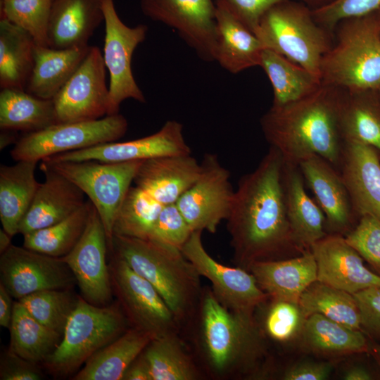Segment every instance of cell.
Listing matches in <instances>:
<instances>
[{
	"mask_svg": "<svg viewBox=\"0 0 380 380\" xmlns=\"http://www.w3.org/2000/svg\"><path fill=\"white\" fill-rule=\"evenodd\" d=\"M310 250L316 261L317 281L351 294L380 286V275L365 267L344 236L327 234Z\"/></svg>",
	"mask_w": 380,
	"mask_h": 380,
	"instance_id": "obj_20",
	"label": "cell"
},
{
	"mask_svg": "<svg viewBox=\"0 0 380 380\" xmlns=\"http://www.w3.org/2000/svg\"><path fill=\"white\" fill-rule=\"evenodd\" d=\"M0 273L1 283L17 300L39 291L66 289L75 281L61 258L12 244L1 254Z\"/></svg>",
	"mask_w": 380,
	"mask_h": 380,
	"instance_id": "obj_17",
	"label": "cell"
},
{
	"mask_svg": "<svg viewBox=\"0 0 380 380\" xmlns=\"http://www.w3.org/2000/svg\"><path fill=\"white\" fill-rule=\"evenodd\" d=\"M193 231L176 203L163 205L147 239L181 250Z\"/></svg>",
	"mask_w": 380,
	"mask_h": 380,
	"instance_id": "obj_44",
	"label": "cell"
},
{
	"mask_svg": "<svg viewBox=\"0 0 380 380\" xmlns=\"http://www.w3.org/2000/svg\"><path fill=\"white\" fill-rule=\"evenodd\" d=\"M282 186L286 213L296 242L304 250L325 236V216L307 194L298 165L284 161Z\"/></svg>",
	"mask_w": 380,
	"mask_h": 380,
	"instance_id": "obj_26",
	"label": "cell"
},
{
	"mask_svg": "<svg viewBox=\"0 0 380 380\" xmlns=\"http://www.w3.org/2000/svg\"><path fill=\"white\" fill-rule=\"evenodd\" d=\"M344 237L380 275V220L371 215H362Z\"/></svg>",
	"mask_w": 380,
	"mask_h": 380,
	"instance_id": "obj_45",
	"label": "cell"
},
{
	"mask_svg": "<svg viewBox=\"0 0 380 380\" xmlns=\"http://www.w3.org/2000/svg\"><path fill=\"white\" fill-rule=\"evenodd\" d=\"M308 317L319 314L350 329L362 330L359 308L353 294L316 280L302 293L298 301Z\"/></svg>",
	"mask_w": 380,
	"mask_h": 380,
	"instance_id": "obj_38",
	"label": "cell"
},
{
	"mask_svg": "<svg viewBox=\"0 0 380 380\" xmlns=\"http://www.w3.org/2000/svg\"><path fill=\"white\" fill-rule=\"evenodd\" d=\"M37 161L18 160L0 167V220L11 236L18 233L20 224L37 191L34 175Z\"/></svg>",
	"mask_w": 380,
	"mask_h": 380,
	"instance_id": "obj_28",
	"label": "cell"
},
{
	"mask_svg": "<svg viewBox=\"0 0 380 380\" xmlns=\"http://www.w3.org/2000/svg\"><path fill=\"white\" fill-rule=\"evenodd\" d=\"M128 324L120 304L99 306L78 298L61 341L45 365L56 374H70L122 335Z\"/></svg>",
	"mask_w": 380,
	"mask_h": 380,
	"instance_id": "obj_7",
	"label": "cell"
},
{
	"mask_svg": "<svg viewBox=\"0 0 380 380\" xmlns=\"http://www.w3.org/2000/svg\"><path fill=\"white\" fill-rule=\"evenodd\" d=\"M304 1L321 2L320 5H322V4H324L325 3L330 1L331 0H304Z\"/></svg>",
	"mask_w": 380,
	"mask_h": 380,
	"instance_id": "obj_58",
	"label": "cell"
},
{
	"mask_svg": "<svg viewBox=\"0 0 380 380\" xmlns=\"http://www.w3.org/2000/svg\"><path fill=\"white\" fill-rule=\"evenodd\" d=\"M283 164L279 151L270 147L255 170L241 177L235 190L227 228L234 260L246 270L255 262L291 258L305 251L296 242L288 220Z\"/></svg>",
	"mask_w": 380,
	"mask_h": 380,
	"instance_id": "obj_1",
	"label": "cell"
},
{
	"mask_svg": "<svg viewBox=\"0 0 380 380\" xmlns=\"http://www.w3.org/2000/svg\"><path fill=\"white\" fill-rule=\"evenodd\" d=\"M142 353L152 380H200L205 377L181 332L153 338Z\"/></svg>",
	"mask_w": 380,
	"mask_h": 380,
	"instance_id": "obj_31",
	"label": "cell"
},
{
	"mask_svg": "<svg viewBox=\"0 0 380 380\" xmlns=\"http://www.w3.org/2000/svg\"><path fill=\"white\" fill-rule=\"evenodd\" d=\"M201 171V163L191 153L164 156L142 161L134 183L165 205L176 203Z\"/></svg>",
	"mask_w": 380,
	"mask_h": 380,
	"instance_id": "obj_23",
	"label": "cell"
},
{
	"mask_svg": "<svg viewBox=\"0 0 380 380\" xmlns=\"http://www.w3.org/2000/svg\"><path fill=\"white\" fill-rule=\"evenodd\" d=\"M36 45L27 32L0 20L1 89L25 90L34 67Z\"/></svg>",
	"mask_w": 380,
	"mask_h": 380,
	"instance_id": "obj_33",
	"label": "cell"
},
{
	"mask_svg": "<svg viewBox=\"0 0 380 380\" xmlns=\"http://www.w3.org/2000/svg\"><path fill=\"white\" fill-rule=\"evenodd\" d=\"M41 169L45 179L20 224L18 233L23 235L61 222L86 202L84 193L65 176L43 161Z\"/></svg>",
	"mask_w": 380,
	"mask_h": 380,
	"instance_id": "obj_22",
	"label": "cell"
},
{
	"mask_svg": "<svg viewBox=\"0 0 380 380\" xmlns=\"http://www.w3.org/2000/svg\"><path fill=\"white\" fill-rule=\"evenodd\" d=\"M105 38L103 58L110 75L108 115L119 113L120 104L132 99L141 103L146 98L137 84L132 70L136 48L146 37L148 27L139 24L125 25L120 18L114 0H103Z\"/></svg>",
	"mask_w": 380,
	"mask_h": 380,
	"instance_id": "obj_10",
	"label": "cell"
},
{
	"mask_svg": "<svg viewBox=\"0 0 380 380\" xmlns=\"http://www.w3.org/2000/svg\"><path fill=\"white\" fill-rule=\"evenodd\" d=\"M205 377L234 379L255 372L267 352L254 313L224 306L210 286H203L196 309L181 331Z\"/></svg>",
	"mask_w": 380,
	"mask_h": 380,
	"instance_id": "obj_2",
	"label": "cell"
},
{
	"mask_svg": "<svg viewBox=\"0 0 380 380\" xmlns=\"http://www.w3.org/2000/svg\"><path fill=\"white\" fill-rule=\"evenodd\" d=\"M336 42L322 58V84L347 91L380 87V27L373 13L337 24Z\"/></svg>",
	"mask_w": 380,
	"mask_h": 380,
	"instance_id": "obj_5",
	"label": "cell"
},
{
	"mask_svg": "<svg viewBox=\"0 0 380 380\" xmlns=\"http://www.w3.org/2000/svg\"><path fill=\"white\" fill-rule=\"evenodd\" d=\"M379 7L380 0H331L312 11L315 21L331 32L343 20L369 14Z\"/></svg>",
	"mask_w": 380,
	"mask_h": 380,
	"instance_id": "obj_46",
	"label": "cell"
},
{
	"mask_svg": "<svg viewBox=\"0 0 380 380\" xmlns=\"http://www.w3.org/2000/svg\"><path fill=\"white\" fill-rule=\"evenodd\" d=\"M201 231H194L181 249L201 277L206 278L217 300L230 310L254 313L269 296L255 277L240 267H230L215 260L205 250Z\"/></svg>",
	"mask_w": 380,
	"mask_h": 380,
	"instance_id": "obj_12",
	"label": "cell"
},
{
	"mask_svg": "<svg viewBox=\"0 0 380 380\" xmlns=\"http://www.w3.org/2000/svg\"><path fill=\"white\" fill-rule=\"evenodd\" d=\"M91 206V202L86 201L61 222L23 235V246L49 256L63 258L70 252L82 236Z\"/></svg>",
	"mask_w": 380,
	"mask_h": 380,
	"instance_id": "obj_39",
	"label": "cell"
},
{
	"mask_svg": "<svg viewBox=\"0 0 380 380\" xmlns=\"http://www.w3.org/2000/svg\"><path fill=\"white\" fill-rule=\"evenodd\" d=\"M109 270L113 290L132 327L153 338L181 332L171 310L149 281L116 254Z\"/></svg>",
	"mask_w": 380,
	"mask_h": 380,
	"instance_id": "obj_11",
	"label": "cell"
},
{
	"mask_svg": "<svg viewBox=\"0 0 380 380\" xmlns=\"http://www.w3.org/2000/svg\"><path fill=\"white\" fill-rule=\"evenodd\" d=\"M377 91H378V94H379V99H380V87L377 89Z\"/></svg>",
	"mask_w": 380,
	"mask_h": 380,
	"instance_id": "obj_59",
	"label": "cell"
},
{
	"mask_svg": "<svg viewBox=\"0 0 380 380\" xmlns=\"http://www.w3.org/2000/svg\"><path fill=\"white\" fill-rule=\"evenodd\" d=\"M111 248L157 289L182 330L192 317L203 286L201 276L181 250L121 236H113Z\"/></svg>",
	"mask_w": 380,
	"mask_h": 380,
	"instance_id": "obj_4",
	"label": "cell"
},
{
	"mask_svg": "<svg viewBox=\"0 0 380 380\" xmlns=\"http://www.w3.org/2000/svg\"><path fill=\"white\" fill-rule=\"evenodd\" d=\"M9 330L8 350L34 364L45 362L62 338L61 335L38 322L18 300L13 303Z\"/></svg>",
	"mask_w": 380,
	"mask_h": 380,
	"instance_id": "obj_37",
	"label": "cell"
},
{
	"mask_svg": "<svg viewBox=\"0 0 380 380\" xmlns=\"http://www.w3.org/2000/svg\"><path fill=\"white\" fill-rule=\"evenodd\" d=\"M11 236L4 229H0V253H3L11 245Z\"/></svg>",
	"mask_w": 380,
	"mask_h": 380,
	"instance_id": "obj_55",
	"label": "cell"
},
{
	"mask_svg": "<svg viewBox=\"0 0 380 380\" xmlns=\"http://www.w3.org/2000/svg\"><path fill=\"white\" fill-rule=\"evenodd\" d=\"M301 332L305 346L315 353L343 355L369 350L361 330L350 329L319 314L306 317Z\"/></svg>",
	"mask_w": 380,
	"mask_h": 380,
	"instance_id": "obj_36",
	"label": "cell"
},
{
	"mask_svg": "<svg viewBox=\"0 0 380 380\" xmlns=\"http://www.w3.org/2000/svg\"><path fill=\"white\" fill-rule=\"evenodd\" d=\"M342 94L341 89L322 84L298 101L272 106L260 121L270 147L285 162L298 165L317 155L337 170L344 144L340 125Z\"/></svg>",
	"mask_w": 380,
	"mask_h": 380,
	"instance_id": "obj_3",
	"label": "cell"
},
{
	"mask_svg": "<svg viewBox=\"0 0 380 380\" xmlns=\"http://www.w3.org/2000/svg\"><path fill=\"white\" fill-rule=\"evenodd\" d=\"M373 13L375 15V18L380 27V7L378 9H376L374 12H373Z\"/></svg>",
	"mask_w": 380,
	"mask_h": 380,
	"instance_id": "obj_57",
	"label": "cell"
},
{
	"mask_svg": "<svg viewBox=\"0 0 380 380\" xmlns=\"http://www.w3.org/2000/svg\"><path fill=\"white\" fill-rule=\"evenodd\" d=\"M16 132L11 129H1L0 135V149L5 148L16 139Z\"/></svg>",
	"mask_w": 380,
	"mask_h": 380,
	"instance_id": "obj_54",
	"label": "cell"
},
{
	"mask_svg": "<svg viewBox=\"0 0 380 380\" xmlns=\"http://www.w3.org/2000/svg\"><path fill=\"white\" fill-rule=\"evenodd\" d=\"M127 129V120L120 113L91 121L58 122L26 133L15 144L11 156L15 161L38 162L60 153L116 141Z\"/></svg>",
	"mask_w": 380,
	"mask_h": 380,
	"instance_id": "obj_8",
	"label": "cell"
},
{
	"mask_svg": "<svg viewBox=\"0 0 380 380\" xmlns=\"http://www.w3.org/2000/svg\"><path fill=\"white\" fill-rule=\"evenodd\" d=\"M331 33L315 21L312 9L288 0L267 11L254 34L265 49L320 77L322 58L333 44Z\"/></svg>",
	"mask_w": 380,
	"mask_h": 380,
	"instance_id": "obj_6",
	"label": "cell"
},
{
	"mask_svg": "<svg viewBox=\"0 0 380 380\" xmlns=\"http://www.w3.org/2000/svg\"><path fill=\"white\" fill-rule=\"evenodd\" d=\"M153 338L148 333L129 327L91 356L72 379L122 380L127 369Z\"/></svg>",
	"mask_w": 380,
	"mask_h": 380,
	"instance_id": "obj_29",
	"label": "cell"
},
{
	"mask_svg": "<svg viewBox=\"0 0 380 380\" xmlns=\"http://www.w3.org/2000/svg\"><path fill=\"white\" fill-rule=\"evenodd\" d=\"M216 6L215 61L233 74L259 66L265 49L260 39L225 8L218 4Z\"/></svg>",
	"mask_w": 380,
	"mask_h": 380,
	"instance_id": "obj_27",
	"label": "cell"
},
{
	"mask_svg": "<svg viewBox=\"0 0 380 380\" xmlns=\"http://www.w3.org/2000/svg\"><path fill=\"white\" fill-rule=\"evenodd\" d=\"M345 380H369L372 376L368 370L362 367H353L346 371L343 377Z\"/></svg>",
	"mask_w": 380,
	"mask_h": 380,
	"instance_id": "obj_53",
	"label": "cell"
},
{
	"mask_svg": "<svg viewBox=\"0 0 380 380\" xmlns=\"http://www.w3.org/2000/svg\"><path fill=\"white\" fill-rule=\"evenodd\" d=\"M106 72L100 49L90 46L84 60L53 99L58 122L91 121L108 115Z\"/></svg>",
	"mask_w": 380,
	"mask_h": 380,
	"instance_id": "obj_14",
	"label": "cell"
},
{
	"mask_svg": "<svg viewBox=\"0 0 380 380\" xmlns=\"http://www.w3.org/2000/svg\"><path fill=\"white\" fill-rule=\"evenodd\" d=\"M360 217L371 215L380 220V158L362 142L344 139L337 167Z\"/></svg>",
	"mask_w": 380,
	"mask_h": 380,
	"instance_id": "obj_21",
	"label": "cell"
},
{
	"mask_svg": "<svg viewBox=\"0 0 380 380\" xmlns=\"http://www.w3.org/2000/svg\"><path fill=\"white\" fill-rule=\"evenodd\" d=\"M34 363L8 351L1 359V380H39L42 375Z\"/></svg>",
	"mask_w": 380,
	"mask_h": 380,
	"instance_id": "obj_49",
	"label": "cell"
},
{
	"mask_svg": "<svg viewBox=\"0 0 380 380\" xmlns=\"http://www.w3.org/2000/svg\"><path fill=\"white\" fill-rule=\"evenodd\" d=\"M353 295L360 310L362 328L380 335V286L366 289Z\"/></svg>",
	"mask_w": 380,
	"mask_h": 380,
	"instance_id": "obj_48",
	"label": "cell"
},
{
	"mask_svg": "<svg viewBox=\"0 0 380 380\" xmlns=\"http://www.w3.org/2000/svg\"><path fill=\"white\" fill-rule=\"evenodd\" d=\"M58 123L53 99L37 97L24 89H1L0 128L31 133Z\"/></svg>",
	"mask_w": 380,
	"mask_h": 380,
	"instance_id": "obj_34",
	"label": "cell"
},
{
	"mask_svg": "<svg viewBox=\"0 0 380 380\" xmlns=\"http://www.w3.org/2000/svg\"><path fill=\"white\" fill-rule=\"evenodd\" d=\"M191 153V148L184 137L182 125L176 120H168L158 131L144 137L127 141L105 143L43 160L55 162L94 160L105 163H125Z\"/></svg>",
	"mask_w": 380,
	"mask_h": 380,
	"instance_id": "obj_18",
	"label": "cell"
},
{
	"mask_svg": "<svg viewBox=\"0 0 380 380\" xmlns=\"http://www.w3.org/2000/svg\"><path fill=\"white\" fill-rule=\"evenodd\" d=\"M329 362H304L289 367L284 374L285 380H324L331 373Z\"/></svg>",
	"mask_w": 380,
	"mask_h": 380,
	"instance_id": "obj_50",
	"label": "cell"
},
{
	"mask_svg": "<svg viewBox=\"0 0 380 380\" xmlns=\"http://www.w3.org/2000/svg\"><path fill=\"white\" fill-rule=\"evenodd\" d=\"M340 125L344 139L372 147L380 158V99L377 90H343Z\"/></svg>",
	"mask_w": 380,
	"mask_h": 380,
	"instance_id": "obj_32",
	"label": "cell"
},
{
	"mask_svg": "<svg viewBox=\"0 0 380 380\" xmlns=\"http://www.w3.org/2000/svg\"><path fill=\"white\" fill-rule=\"evenodd\" d=\"M77 300L67 289H47L18 300L38 322L63 336Z\"/></svg>",
	"mask_w": 380,
	"mask_h": 380,
	"instance_id": "obj_41",
	"label": "cell"
},
{
	"mask_svg": "<svg viewBox=\"0 0 380 380\" xmlns=\"http://www.w3.org/2000/svg\"><path fill=\"white\" fill-rule=\"evenodd\" d=\"M247 270L270 298L296 303L317 279L316 261L310 249L291 258L255 262Z\"/></svg>",
	"mask_w": 380,
	"mask_h": 380,
	"instance_id": "obj_24",
	"label": "cell"
},
{
	"mask_svg": "<svg viewBox=\"0 0 380 380\" xmlns=\"http://www.w3.org/2000/svg\"><path fill=\"white\" fill-rule=\"evenodd\" d=\"M107 242L104 226L91 203L82 236L70 252L61 258L73 274L82 298L99 306L108 305L113 291L106 260Z\"/></svg>",
	"mask_w": 380,
	"mask_h": 380,
	"instance_id": "obj_16",
	"label": "cell"
},
{
	"mask_svg": "<svg viewBox=\"0 0 380 380\" xmlns=\"http://www.w3.org/2000/svg\"><path fill=\"white\" fill-rule=\"evenodd\" d=\"M90 46L58 49L36 45L34 63L25 90L53 99L88 53Z\"/></svg>",
	"mask_w": 380,
	"mask_h": 380,
	"instance_id": "obj_30",
	"label": "cell"
},
{
	"mask_svg": "<svg viewBox=\"0 0 380 380\" xmlns=\"http://www.w3.org/2000/svg\"><path fill=\"white\" fill-rule=\"evenodd\" d=\"M288 0H215L251 32L255 33L259 23L274 6Z\"/></svg>",
	"mask_w": 380,
	"mask_h": 380,
	"instance_id": "obj_47",
	"label": "cell"
},
{
	"mask_svg": "<svg viewBox=\"0 0 380 380\" xmlns=\"http://www.w3.org/2000/svg\"><path fill=\"white\" fill-rule=\"evenodd\" d=\"M53 0H1V19L27 32L38 46H48V27Z\"/></svg>",
	"mask_w": 380,
	"mask_h": 380,
	"instance_id": "obj_42",
	"label": "cell"
},
{
	"mask_svg": "<svg viewBox=\"0 0 380 380\" xmlns=\"http://www.w3.org/2000/svg\"><path fill=\"white\" fill-rule=\"evenodd\" d=\"M273 89L272 106H281L298 101L322 85L319 76L272 50L264 49L260 65Z\"/></svg>",
	"mask_w": 380,
	"mask_h": 380,
	"instance_id": "obj_35",
	"label": "cell"
},
{
	"mask_svg": "<svg viewBox=\"0 0 380 380\" xmlns=\"http://www.w3.org/2000/svg\"><path fill=\"white\" fill-rule=\"evenodd\" d=\"M143 13L176 30L201 59L215 61V0H141Z\"/></svg>",
	"mask_w": 380,
	"mask_h": 380,
	"instance_id": "obj_15",
	"label": "cell"
},
{
	"mask_svg": "<svg viewBox=\"0 0 380 380\" xmlns=\"http://www.w3.org/2000/svg\"><path fill=\"white\" fill-rule=\"evenodd\" d=\"M298 165L305 182L324 214L326 229L329 234L346 236L360 217L338 171L317 155L308 156Z\"/></svg>",
	"mask_w": 380,
	"mask_h": 380,
	"instance_id": "obj_19",
	"label": "cell"
},
{
	"mask_svg": "<svg viewBox=\"0 0 380 380\" xmlns=\"http://www.w3.org/2000/svg\"><path fill=\"white\" fill-rule=\"evenodd\" d=\"M163 205L137 186H131L116 214L113 236L147 239Z\"/></svg>",
	"mask_w": 380,
	"mask_h": 380,
	"instance_id": "obj_40",
	"label": "cell"
},
{
	"mask_svg": "<svg viewBox=\"0 0 380 380\" xmlns=\"http://www.w3.org/2000/svg\"><path fill=\"white\" fill-rule=\"evenodd\" d=\"M42 161L73 182L89 197L101 219L111 247L116 214L142 161Z\"/></svg>",
	"mask_w": 380,
	"mask_h": 380,
	"instance_id": "obj_9",
	"label": "cell"
},
{
	"mask_svg": "<svg viewBox=\"0 0 380 380\" xmlns=\"http://www.w3.org/2000/svg\"><path fill=\"white\" fill-rule=\"evenodd\" d=\"M375 355L377 357V360L380 364V346L378 344H374L373 347Z\"/></svg>",
	"mask_w": 380,
	"mask_h": 380,
	"instance_id": "obj_56",
	"label": "cell"
},
{
	"mask_svg": "<svg viewBox=\"0 0 380 380\" xmlns=\"http://www.w3.org/2000/svg\"><path fill=\"white\" fill-rule=\"evenodd\" d=\"M122 380H152L149 365L142 353L127 369Z\"/></svg>",
	"mask_w": 380,
	"mask_h": 380,
	"instance_id": "obj_51",
	"label": "cell"
},
{
	"mask_svg": "<svg viewBox=\"0 0 380 380\" xmlns=\"http://www.w3.org/2000/svg\"><path fill=\"white\" fill-rule=\"evenodd\" d=\"M13 298L5 286L0 283V325L5 328L10 327L13 303Z\"/></svg>",
	"mask_w": 380,
	"mask_h": 380,
	"instance_id": "obj_52",
	"label": "cell"
},
{
	"mask_svg": "<svg viewBox=\"0 0 380 380\" xmlns=\"http://www.w3.org/2000/svg\"><path fill=\"white\" fill-rule=\"evenodd\" d=\"M262 327L264 336L284 342L301 332L305 317L298 303L272 299L267 309Z\"/></svg>",
	"mask_w": 380,
	"mask_h": 380,
	"instance_id": "obj_43",
	"label": "cell"
},
{
	"mask_svg": "<svg viewBox=\"0 0 380 380\" xmlns=\"http://www.w3.org/2000/svg\"><path fill=\"white\" fill-rule=\"evenodd\" d=\"M104 20L103 0H53L48 27V46L65 49L88 46Z\"/></svg>",
	"mask_w": 380,
	"mask_h": 380,
	"instance_id": "obj_25",
	"label": "cell"
},
{
	"mask_svg": "<svg viewBox=\"0 0 380 380\" xmlns=\"http://www.w3.org/2000/svg\"><path fill=\"white\" fill-rule=\"evenodd\" d=\"M201 165L198 177L176 205L193 232L213 234L221 222L227 219L235 190L230 182V172L217 155L205 154Z\"/></svg>",
	"mask_w": 380,
	"mask_h": 380,
	"instance_id": "obj_13",
	"label": "cell"
}]
</instances>
